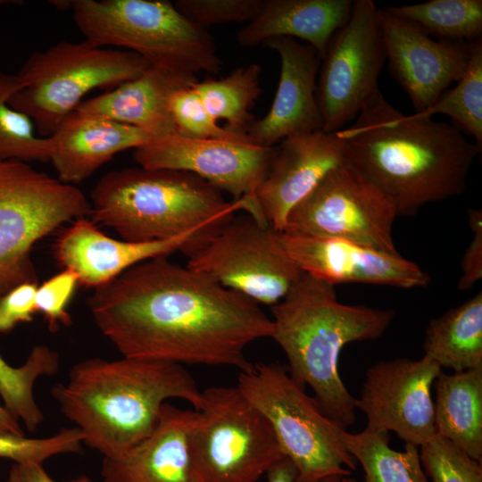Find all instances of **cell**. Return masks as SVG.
I'll return each mask as SVG.
<instances>
[{"mask_svg": "<svg viewBox=\"0 0 482 482\" xmlns=\"http://www.w3.org/2000/svg\"><path fill=\"white\" fill-rule=\"evenodd\" d=\"M192 85L175 91L170 99V111L176 134L199 139L236 140L248 137L232 133L218 125Z\"/></svg>", "mask_w": 482, "mask_h": 482, "instance_id": "e575fe53", "label": "cell"}, {"mask_svg": "<svg viewBox=\"0 0 482 482\" xmlns=\"http://www.w3.org/2000/svg\"><path fill=\"white\" fill-rule=\"evenodd\" d=\"M386 60L379 8L355 0L346 23L331 37L321 60L316 97L322 130L337 132L354 120L378 90Z\"/></svg>", "mask_w": 482, "mask_h": 482, "instance_id": "4fadbf2b", "label": "cell"}, {"mask_svg": "<svg viewBox=\"0 0 482 482\" xmlns=\"http://www.w3.org/2000/svg\"><path fill=\"white\" fill-rule=\"evenodd\" d=\"M278 238L303 273L333 286L362 283L409 289L430 282L420 267L400 253L333 237L278 231Z\"/></svg>", "mask_w": 482, "mask_h": 482, "instance_id": "2e32d148", "label": "cell"}, {"mask_svg": "<svg viewBox=\"0 0 482 482\" xmlns=\"http://www.w3.org/2000/svg\"><path fill=\"white\" fill-rule=\"evenodd\" d=\"M271 314L270 337L285 353L288 373L309 386L324 415L346 430L356 407L339 375L340 353L347 344L379 338L395 312L342 303L335 286L303 273Z\"/></svg>", "mask_w": 482, "mask_h": 482, "instance_id": "277c9868", "label": "cell"}, {"mask_svg": "<svg viewBox=\"0 0 482 482\" xmlns=\"http://www.w3.org/2000/svg\"><path fill=\"white\" fill-rule=\"evenodd\" d=\"M384 9L439 39L473 42L482 38L481 0H430Z\"/></svg>", "mask_w": 482, "mask_h": 482, "instance_id": "f546056e", "label": "cell"}, {"mask_svg": "<svg viewBox=\"0 0 482 482\" xmlns=\"http://www.w3.org/2000/svg\"><path fill=\"white\" fill-rule=\"evenodd\" d=\"M354 120L337 131L345 161L393 202L397 216L465 192L481 149L455 126L404 115L379 90Z\"/></svg>", "mask_w": 482, "mask_h": 482, "instance_id": "7a4b0ae2", "label": "cell"}, {"mask_svg": "<svg viewBox=\"0 0 482 482\" xmlns=\"http://www.w3.org/2000/svg\"><path fill=\"white\" fill-rule=\"evenodd\" d=\"M0 432L24 435V432L19 423L4 406L0 405Z\"/></svg>", "mask_w": 482, "mask_h": 482, "instance_id": "b9f144b4", "label": "cell"}, {"mask_svg": "<svg viewBox=\"0 0 482 482\" xmlns=\"http://www.w3.org/2000/svg\"><path fill=\"white\" fill-rule=\"evenodd\" d=\"M264 45L278 53L280 75L272 104L250 125L249 138L260 146L274 147L290 136L322 130L316 97L321 63L318 52L290 37H273Z\"/></svg>", "mask_w": 482, "mask_h": 482, "instance_id": "ffe728a7", "label": "cell"}, {"mask_svg": "<svg viewBox=\"0 0 482 482\" xmlns=\"http://www.w3.org/2000/svg\"><path fill=\"white\" fill-rule=\"evenodd\" d=\"M442 368L431 358L379 361L365 373L355 407L367 428L393 431L420 447L436 434L431 388Z\"/></svg>", "mask_w": 482, "mask_h": 482, "instance_id": "5bb4252c", "label": "cell"}, {"mask_svg": "<svg viewBox=\"0 0 482 482\" xmlns=\"http://www.w3.org/2000/svg\"><path fill=\"white\" fill-rule=\"evenodd\" d=\"M468 220L472 238L461 259L460 290H468L482 278V211L469 208Z\"/></svg>", "mask_w": 482, "mask_h": 482, "instance_id": "f35d334b", "label": "cell"}, {"mask_svg": "<svg viewBox=\"0 0 482 482\" xmlns=\"http://www.w3.org/2000/svg\"><path fill=\"white\" fill-rule=\"evenodd\" d=\"M388 70L408 95L414 113L429 108L463 75L471 42L434 40L412 24L379 9Z\"/></svg>", "mask_w": 482, "mask_h": 482, "instance_id": "e0dca14e", "label": "cell"}, {"mask_svg": "<svg viewBox=\"0 0 482 482\" xmlns=\"http://www.w3.org/2000/svg\"><path fill=\"white\" fill-rule=\"evenodd\" d=\"M51 4L59 10L71 9V1H50Z\"/></svg>", "mask_w": 482, "mask_h": 482, "instance_id": "ee69618b", "label": "cell"}, {"mask_svg": "<svg viewBox=\"0 0 482 482\" xmlns=\"http://www.w3.org/2000/svg\"><path fill=\"white\" fill-rule=\"evenodd\" d=\"M194 411L168 403L154 430L115 457H103V482H199L192 465L188 433Z\"/></svg>", "mask_w": 482, "mask_h": 482, "instance_id": "44dd1931", "label": "cell"}, {"mask_svg": "<svg viewBox=\"0 0 482 482\" xmlns=\"http://www.w3.org/2000/svg\"><path fill=\"white\" fill-rule=\"evenodd\" d=\"M8 482H56L39 463H13L9 470ZM67 482H94L86 475Z\"/></svg>", "mask_w": 482, "mask_h": 482, "instance_id": "ab89813d", "label": "cell"}, {"mask_svg": "<svg viewBox=\"0 0 482 482\" xmlns=\"http://www.w3.org/2000/svg\"><path fill=\"white\" fill-rule=\"evenodd\" d=\"M53 249L57 262L73 271L79 285L96 288L149 259L178 251L189 258L200 245L190 236L151 242L118 240L107 237L87 217H80L61 231Z\"/></svg>", "mask_w": 482, "mask_h": 482, "instance_id": "d6986e66", "label": "cell"}, {"mask_svg": "<svg viewBox=\"0 0 482 482\" xmlns=\"http://www.w3.org/2000/svg\"><path fill=\"white\" fill-rule=\"evenodd\" d=\"M78 284L76 274L70 270H63L37 286L36 310L43 314L50 331L55 332L61 326L68 327L71 324L67 307Z\"/></svg>", "mask_w": 482, "mask_h": 482, "instance_id": "8d00e7d4", "label": "cell"}, {"mask_svg": "<svg viewBox=\"0 0 482 482\" xmlns=\"http://www.w3.org/2000/svg\"><path fill=\"white\" fill-rule=\"evenodd\" d=\"M396 217L393 202L344 162L292 209L282 231L338 237L399 253L393 237Z\"/></svg>", "mask_w": 482, "mask_h": 482, "instance_id": "7c38bea8", "label": "cell"}, {"mask_svg": "<svg viewBox=\"0 0 482 482\" xmlns=\"http://www.w3.org/2000/svg\"><path fill=\"white\" fill-rule=\"evenodd\" d=\"M187 266L256 303L280 302L303 275L283 249L278 231L245 213L235 215Z\"/></svg>", "mask_w": 482, "mask_h": 482, "instance_id": "8fae6325", "label": "cell"}, {"mask_svg": "<svg viewBox=\"0 0 482 482\" xmlns=\"http://www.w3.org/2000/svg\"><path fill=\"white\" fill-rule=\"evenodd\" d=\"M237 386L269 421L283 455L297 470V479L351 475L356 461L340 439V428L279 363H253L239 371Z\"/></svg>", "mask_w": 482, "mask_h": 482, "instance_id": "ba28073f", "label": "cell"}, {"mask_svg": "<svg viewBox=\"0 0 482 482\" xmlns=\"http://www.w3.org/2000/svg\"><path fill=\"white\" fill-rule=\"evenodd\" d=\"M59 369V354L46 345H35L19 367L11 366L0 354V396L4 407L29 432L36 431L45 420L34 396L35 383L40 377L55 375Z\"/></svg>", "mask_w": 482, "mask_h": 482, "instance_id": "f1b7e54d", "label": "cell"}, {"mask_svg": "<svg viewBox=\"0 0 482 482\" xmlns=\"http://www.w3.org/2000/svg\"><path fill=\"white\" fill-rule=\"evenodd\" d=\"M89 212L88 199L73 185L27 162L0 160V297L19 285L37 283L34 245Z\"/></svg>", "mask_w": 482, "mask_h": 482, "instance_id": "30bf717a", "label": "cell"}, {"mask_svg": "<svg viewBox=\"0 0 482 482\" xmlns=\"http://www.w3.org/2000/svg\"><path fill=\"white\" fill-rule=\"evenodd\" d=\"M423 348L442 369L460 372L482 367V292L432 319Z\"/></svg>", "mask_w": 482, "mask_h": 482, "instance_id": "484cf974", "label": "cell"}, {"mask_svg": "<svg viewBox=\"0 0 482 482\" xmlns=\"http://www.w3.org/2000/svg\"><path fill=\"white\" fill-rule=\"evenodd\" d=\"M87 304L124 357L185 364L253 365L245 348L270 337L258 303L166 256L142 262L95 288Z\"/></svg>", "mask_w": 482, "mask_h": 482, "instance_id": "6da1fadb", "label": "cell"}, {"mask_svg": "<svg viewBox=\"0 0 482 482\" xmlns=\"http://www.w3.org/2000/svg\"><path fill=\"white\" fill-rule=\"evenodd\" d=\"M196 80L192 74L150 67L139 77L82 101L76 111L137 128L151 137L174 134L170 96Z\"/></svg>", "mask_w": 482, "mask_h": 482, "instance_id": "603a6c76", "label": "cell"}, {"mask_svg": "<svg viewBox=\"0 0 482 482\" xmlns=\"http://www.w3.org/2000/svg\"><path fill=\"white\" fill-rule=\"evenodd\" d=\"M420 456L431 482H482L481 462L437 434L420 446Z\"/></svg>", "mask_w": 482, "mask_h": 482, "instance_id": "d6a6232c", "label": "cell"}, {"mask_svg": "<svg viewBox=\"0 0 482 482\" xmlns=\"http://www.w3.org/2000/svg\"><path fill=\"white\" fill-rule=\"evenodd\" d=\"M150 67L130 51L60 41L27 59L9 104L30 117L41 137H50L88 92L113 89Z\"/></svg>", "mask_w": 482, "mask_h": 482, "instance_id": "52a82bcc", "label": "cell"}, {"mask_svg": "<svg viewBox=\"0 0 482 482\" xmlns=\"http://www.w3.org/2000/svg\"><path fill=\"white\" fill-rule=\"evenodd\" d=\"M19 88L16 74L0 71V160L49 162L51 137H38L30 117L9 104Z\"/></svg>", "mask_w": 482, "mask_h": 482, "instance_id": "1f68e13d", "label": "cell"}, {"mask_svg": "<svg viewBox=\"0 0 482 482\" xmlns=\"http://www.w3.org/2000/svg\"><path fill=\"white\" fill-rule=\"evenodd\" d=\"M435 428L474 460L482 461V367L447 374L435 382Z\"/></svg>", "mask_w": 482, "mask_h": 482, "instance_id": "d4e9b609", "label": "cell"}, {"mask_svg": "<svg viewBox=\"0 0 482 482\" xmlns=\"http://www.w3.org/2000/svg\"><path fill=\"white\" fill-rule=\"evenodd\" d=\"M456 86L445 90L427 110L413 113L432 118L444 114L482 148V38L471 42L467 68Z\"/></svg>", "mask_w": 482, "mask_h": 482, "instance_id": "4dcf8cb0", "label": "cell"}, {"mask_svg": "<svg viewBox=\"0 0 482 482\" xmlns=\"http://www.w3.org/2000/svg\"><path fill=\"white\" fill-rule=\"evenodd\" d=\"M37 288V283H24L0 297V333H8L20 323L33 320Z\"/></svg>", "mask_w": 482, "mask_h": 482, "instance_id": "74e56055", "label": "cell"}, {"mask_svg": "<svg viewBox=\"0 0 482 482\" xmlns=\"http://www.w3.org/2000/svg\"><path fill=\"white\" fill-rule=\"evenodd\" d=\"M85 40L126 48L152 67L185 74H217L221 61L210 34L165 0H72Z\"/></svg>", "mask_w": 482, "mask_h": 482, "instance_id": "8992f818", "label": "cell"}, {"mask_svg": "<svg viewBox=\"0 0 482 482\" xmlns=\"http://www.w3.org/2000/svg\"><path fill=\"white\" fill-rule=\"evenodd\" d=\"M344 162L343 141L337 132L316 130L280 141L254 194L262 219L282 231L292 209Z\"/></svg>", "mask_w": 482, "mask_h": 482, "instance_id": "ac0fdd59", "label": "cell"}, {"mask_svg": "<svg viewBox=\"0 0 482 482\" xmlns=\"http://www.w3.org/2000/svg\"><path fill=\"white\" fill-rule=\"evenodd\" d=\"M344 477L341 475H328L325 477H321L316 479L312 480H299L296 479V482H344Z\"/></svg>", "mask_w": 482, "mask_h": 482, "instance_id": "7bdbcfd3", "label": "cell"}, {"mask_svg": "<svg viewBox=\"0 0 482 482\" xmlns=\"http://www.w3.org/2000/svg\"><path fill=\"white\" fill-rule=\"evenodd\" d=\"M50 137L49 162L58 179L70 185L87 179L118 153L136 149L151 138L137 128L76 110Z\"/></svg>", "mask_w": 482, "mask_h": 482, "instance_id": "7402d4cb", "label": "cell"}, {"mask_svg": "<svg viewBox=\"0 0 482 482\" xmlns=\"http://www.w3.org/2000/svg\"><path fill=\"white\" fill-rule=\"evenodd\" d=\"M201 394L182 365L124 356L77 362L68 379L51 388L83 444L103 457L118 456L147 437L167 400H185L195 410Z\"/></svg>", "mask_w": 482, "mask_h": 482, "instance_id": "3957f363", "label": "cell"}, {"mask_svg": "<svg viewBox=\"0 0 482 482\" xmlns=\"http://www.w3.org/2000/svg\"><path fill=\"white\" fill-rule=\"evenodd\" d=\"M352 0H263L257 16L240 29L236 39L254 47L273 37L300 38L322 58L332 36L348 21Z\"/></svg>", "mask_w": 482, "mask_h": 482, "instance_id": "cb8c5ba5", "label": "cell"}, {"mask_svg": "<svg viewBox=\"0 0 482 482\" xmlns=\"http://www.w3.org/2000/svg\"><path fill=\"white\" fill-rule=\"evenodd\" d=\"M83 436L76 428H63L54 435L42 438L0 432V458L13 463H39L54 456L81 451Z\"/></svg>", "mask_w": 482, "mask_h": 482, "instance_id": "836d02e7", "label": "cell"}, {"mask_svg": "<svg viewBox=\"0 0 482 482\" xmlns=\"http://www.w3.org/2000/svg\"><path fill=\"white\" fill-rule=\"evenodd\" d=\"M344 482H353V479L350 476L344 477Z\"/></svg>", "mask_w": 482, "mask_h": 482, "instance_id": "bcb514c9", "label": "cell"}, {"mask_svg": "<svg viewBox=\"0 0 482 482\" xmlns=\"http://www.w3.org/2000/svg\"><path fill=\"white\" fill-rule=\"evenodd\" d=\"M261 73L259 64L250 63L233 70L220 79L196 80L192 87L214 120H225V129L232 133L247 135L254 121L251 111L262 92Z\"/></svg>", "mask_w": 482, "mask_h": 482, "instance_id": "83f0119b", "label": "cell"}, {"mask_svg": "<svg viewBox=\"0 0 482 482\" xmlns=\"http://www.w3.org/2000/svg\"><path fill=\"white\" fill-rule=\"evenodd\" d=\"M265 474L267 482H296L298 478L295 464L286 456L276 461Z\"/></svg>", "mask_w": 482, "mask_h": 482, "instance_id": "60d3db41", "label": "cell"}, {"mask_svg": "<svg viewBox=\"0 0 482 482\" xmlns=\"http://www.w3.org/2000/svg\"><path fill=\"white\" fill-rule=\"evenodd\" d=\"M275 151L242 139L189 138L176 133L151 137L134 151L137 163L147 169L192 173L232 200L250 198L265 177Z\"/></svg>", "mask_w": 482, "mask_h": 482, "instance_id": "9a60e30c", "label": "cell"}, {"mask_svg": "<svg viewBox=\"0 0 482 482\" xmlns=\"http://www.w3.org/2000/svg\"><path fill=\"white\" fill-rule=\"evenodd\" d=\"M19 3H20L19 1L0 0V8L4 6V5L12 4H18Z\"/></svg>", "mask_w": 482, "mask_h": 482, "instance_id": "f6af8a7d", "label": "cell"}, {"mask_svg": "<svg viewBox=\"0 0 482 482\" xmlns=\"http://www.w3.org/2000/svg\"><path fill=\"white\" fill-rule=\"evenodd\" d=\"M339 436L363 470L362 482H430L421 464L420 447L405 444L403 451H396L389 446V432L367 428L359 433L340 428Z\"/></svg>", "mask_w": 482, "mask_h": 482, "instance_id": "4316f807", "label": "cell"}, {"mask_svg": "<svg viewBox=\"0 0 482 482\" xmlns=\"http://www.w3.org/2000/svg\"><path fill=\"white\" fill-rule=\"evenodd\" d=\"M188 445L199 482H256L284 457L269 421L237 386L202 391Z\"/></svg>", "mask_w": 482, "mask_h": 482, "instance_id": "9c48e42d", "label": "cell"}, {"mask_svg": "<svg viewBox=\"0 0 482 482\" xmlns=\"http://www.w3.org/2000/svg\"><path fill=\"white\" fill-rule=\"evenodd\" d=\"M89 203L92 221L112 228L123 240L190 236L200 249L247 208L245 198L227 201L220 189L192 173L141 166L104 174Z\"/></svg>", "mask_w": 482, "mask_h": 482, "instance_id": "5b68a950", "label": "cell"}, {"mask_svg": "<svg viewBox=\"0 0 482 482\" xmlns=\"http://www.w3.org/2000/svg\"><path fill=\"white\" fill-rule=\"evenodd\" d=\"M263 4V0H177V10L197 27L229 22H250Z\"/></svg>", "mask_w": 482, "mask_h": 482, "instance_id": "d590c367", "label": "cell"}]
</instances>
